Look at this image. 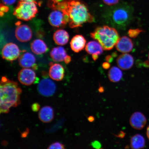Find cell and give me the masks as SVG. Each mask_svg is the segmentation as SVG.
<instances>
[{"label": "cell", "instance_id": "cell-24", "mask_svg": "<svg viewBox=\"0 0 149 149\" xmlns=\"http://www.w3.org/2000/svg\"><path fill=\"white\" fill-rule=\"evenodd\" d=\"M143 31L142 30L139 29H130L128 31V34L131 38H136Z\"/></svg>", "mask_w": 149, "mask_h": 149}, {"label": "cell", "instance_id": "cell-23", "mask_svg": "<svg viewBox=\"0 0 149 149\" xmlns=\"http://www.w3.org/2000/svg\"><path fill=\"white\" fill-rule=\"evenodd\" d=\"M108 77L111 81L113 83L118 82L122 79L123 72L117 67H112L108 72Z\"/></svg>", "mask_w": 149, "mask_h": 149}, {"label": "cell", "instance_id": "cell-28", "mask_svg": "<svg viewBox=\"0 0 149 149\" xmlns=\"http://www.w3.org/2000/svg\"><path fill=\"white\" fill-rule=\"evenodd\" d=\"M17 0H2V2L7 5H12L16 2Z\"/></svg>", "mask_w": 149, "mask_h": 149}, {"label": "cell", "instance_id": "cell-34", "mask_svg": "<svg viewBox=\"0 0 149 149\" xmlns=\"http://www.w3.org/2000/svg\"><path fill=\"white\" fill-rule=\"evenodd\" d=\"M116 55H117L116 53H113L112 54V55L113 57H116Z\"/></svg>", "mask_w": 149, "mask_h": 149}, {"label": "cell", "instance_id": "cell-17", "mask_svg": "<svg viewBox=\"0 0 149 149\" xmlns=\"http://www.w3.org/2000/svg\"><path fill=\"white\" fill-rule=\"evenodd\" d=\"M86 40L81 35H76L72 38L70 42V47L75 53H79L84 48Z\"/></svg>", "mask_w": 149, "mask_h": 149}, {"label": "cell", "instance_id": "cell-25", "mask_svg": "<svg viewBox=\"0 0 149 149\" xmlns=\"http://www.w3.org/2000/svg\"><path fill=\"white\" fill-rule=\"evenodd\" d=\"M47 149H65L64 145L61 143L56 142L52 143L48 147Z\"/></svg>", "mask_w": 149, "mask_h": 149}, {"label": "cell", "instance_id": "cell-12", "mask_svg": "<svg viewBox=\"0 0 149 149\" xmlns=\"http://www.w3.org/2000/svg\"><path fill=\"white\" fill-rule=\"evenodd\" d=\"M36 61V58L34 55L25 51H24L18 58L19 64L23 68H32L33 69H36L37 66Z\"/></svg>", "mask_w": 149, "mask_h": 149}, {"label": "cell", "instance_id": "cell-22", "mask_svg": "<svg viewBox=\"0 0 149 149\" xmlns=\"http://www.w3.org/2000/svg\"><path fill=\"white\" fill-rule=\"evenodd\" d=\"M145 141L143 136L137 134L130 139V147L132 149H142L144 148Z\"/></svg>", "mask_w": 149, "mask_h": 149}, {"label": "cell", "instance_id": "cell-31", "mask_svg": "<svg viewBox=\"0 0 149 149\" xmlns=\"http://www.w3.org/2000/svg\"><path fill=\"white\" fill-rule=\"evenodd\" d=\"M40 107L38 104L35 103L32 106V109L33 110L35 111H37L39 109Z\"/></svg>", "mask_w": 149, "mask_h": 149}, {"label": "cell", "instance_id": "cell-20", "mask_svg": "<svg viewBox=\"0 0 149 149\" xmlns=\"http://www.w3.org/2000/svg\"><path fill=\"white\" fill-rule=\"evenodd\" d=\"M31 48L33 53L37 55H41L48 50L45 43L40 39H36L33 41L31 45Z\"/></svg>", "mask_w": 149, "mask_h": 149}, {"label": "cell", "instance_id": "cell-15", "mask_svg": "<svg viewBox=\"0 0 149 149\" xmlns=\"http://www.w3.org/2000/svg\"><path fill=\"white\" fill-rule=\"evenodd\" d=\"M115 46L117 51L121 53H126L132 51L134 44L133 41L129 37L124 36L119 39Z\"/></svg>", "mask_w": 149, "mask_h": 149}, {"label": "cell", "instance_id": "cell-35", "mask_svg": "<svg viewBox=\"0 0 149 149\" xmlns=\"http://www.w3.org/2000/svg\"><path fill=\"white\" fill-rule=\"evenodd\" d=\"M20 1H36V0H20Z\"/></svg>", "mask_w": 149, "mask_h": 149}, {"label": "cell", "instance_id": "cell-3", "mask_svg": "<svg viewBox=\"0 0 149 149\" xmlns=\"http://www.w3.org/2000/svg\"><path fill=\"white\" fill-rule=\"evenodd\" d=\"M22 92L17 82L5 76L2 77L0 84L1 113H8L11 107H16L19 105Z\"/></svg>", "mask_w": 149, "mask_h": 149}, {"label": "cell", "instance_id": "cell-16", "mask_svg": "<svg viewBox=\"0 0 149 149\" xmlns=\"http://www.w3.org/2000/svg\"><path fill=\"white\" fill-rule=\"evenodd\" d=\"M116 62L119 68L123 70H128L133 66L134 59L131 55L124 53L119 56L116 59Z\"/></svg>", "mask_w": 149, "mask_h": 149}, {"label": "cell", "instance_id": "cell-8", "mask_svg": "<svg viewBox=\"0 0 149 149\" xmlns=\"http://www.w3.org/2000/svg\"><path fill=\"white\" fill-rule=\"evenodd\" d=\"M39 93L45 97L51 96L55 92L56 86L54 82L51 79L46 78L41 80L37 87Z\"/></svg>", "mask_w": 149, "mask_h": 149}, {"label": "cell", "instance_id": "cell-19", "mask_svg": "<svg viewBox=\"0 0 149 149\" xmlns=\"http://www.w3.org/2000/svg\"><path fill=\"white\" fill-rule=\"evenodd\" d=\"M53 38L56 44L63 46L68 43L69 39V35L64 30L59 29L54 33Z\"/></svg>", "mask_w": 149, "mask_h": 149}, {"label": "cell", "instance_id": "cell-7", "mask_svg": "<svg viewBox=\"0 0 149 149\" xmlns=\"http://www.w3.org/2000/svg\"><path fill=\"white\" fill-rule=\"evenodd\" d=\"M20 50L15 44L9 42L3 46L1 51L3 59L7 61H13L19 57Z\"/></svg>", "mask_w": 149, "mask_h": 149}, {"label": "cell", "instance_id": "cell-36", "mask_svg": "<svg viewBox=\"0 0 149 149\" xmlns=\"http://www.w3.org/2000/svg\"><path fill=\"white\" fill-rule=\"evenodd\" d=\"M148 59L149 60V52L148 55Z\"/></svg>", "mask_w": 149, "mask_h": 149}, {"label": "cell", "instance_id": "cell-37", "mask_svg": "<svg viewBox=\"0 0 149 149\" xmlns=\"http://www.w3.org/2000/svg\"></svg>", "mask_w": 149, "mask_h": 149}, {"label": "cell", "instance_id": "cell-4", "mask_svg": "<svg viewBox=\"0 0 149 149\" xmlns=\"http://www.w3.org/2000/svg\"><path fill=\"white\" fill-rule=\"evenodd\" d=\"M90 35L100 43L105 51L112 49L120 38L116 29L107 26L97 28Z\"/></svg>", "mask_w": 149, "mask_h": 149}, {"label": "cell", "instance_id": "cell-33", "mask_svg": "<svg viewBox=\"0 0 149 149\" xmlns=\"http://www.w3.org/2000/svg\"><path fill=\"white\" fill-rule=\"evenodd\" d=\"M146 134L148 139L149 140V125L148 126L147 129Z\"/></svg>", "mask_w": 149, "mask_h": 149}, {"label": "cell", "instance_id": "cell-18", "mask_svg": "<svg viewBox=\"0 0 149 149\" xmlns=\"http://www.w3.org/2000/svg\"><path fill=\"white\" fill-rule=\"evenodd\" d=\"M38 117L42 122L48 123L51 122L54 118V111L53 108L48 106L42 107L39 111Z\"/></svg>", "mask_w": 149, "mask_h": 149}, {"label": "cell", "instance_id": "cell-1", "mask_svg": "<svg viewBox=\"0 0 149 149\" xmlns=\"http://www.w3.org/2000/svg\"><path fill=\"white\" fill-rule=\"evenodd\" d=\"M52 8L68 14L69 17L68 23L71 28L81 27L84 24L92 23L94 20L86 6L80 0H65L54 6Z\"/></svg>", "mask_w": 149, "mask_h": 149}, {"label": "cell", "instance_id": "cell-32", "mask_svg": "<svg viewBox=\"0 0 149 149\" xmlns=\"http://www.w3.org/2000/svg\"><path fill=\"white\" fill-rule=\"evenodd\" d=\"M98 56L97 55L94 54L92 55V57L94 61H96L98 58Z\"/></svg>", "mask_w": 149, "mask_h": 149}, {"label": "cell", "instance_id": "cell-21", "mask_svg": "<svg viewBox=\"0 0 149 149\" xmlns=\"http://www.w3.org/2000/svg\"><path fill=\"white\" fill-rule=\"evenodd\" d=\"M103 48L99 42L95 41L89 42L86 44L85 50L87 53L91 55H99L103 53Z\"/></svg>", "mask_w": 149, "mask_h": 149}, {"label": "cell", "instance_id": "cell-29", "mask_svg": "<svg viewBox=\"0 0 149 149\" xmlns=\"http://www.w3.org/2000/svg\"><path fill=\"white\" fill-rule=\"evenodd\" d=\"M113 58L112 56L110 55H107L105 57V60L107 62L110 63L112 62L113 60Z\"/></svg>", "mask_w": 149, "mask_h": 149}, {"label": "cell", "instance_id": "cell-11", "mask_svg": "<svg viewBox=\"0 0 149 149\" xmlns=\"http://www.w3.org/2000/svg\"><path fill=\"white\" fill-rule=\"evenodd\" d=\"M50 55L53 60L56 62L64 61L66 64H68L71 61V58L67 54L65 48L61 46L53 48Z\"/></svg>", "mask_w": 149, "mask_h": 149}, {"label": "cell", "instance_id": "cell-27", "mask_svg": "<svg viewBox=\"0 0 149 149\" xmlns=\"http://www.w3.org/2000/svg\"><path fill=\"white\" fill-rule=\"evenodd\" d=\"M9 8L8 7L6 6L2 5L1 4V16L3 15L4 13L7 12Z\"/></svg>", "mask_w": 149, "mask_h": 149}, {"label": "cell", "instance_id": "cell-30", "mask_svg": "<svg viewBox=\"0 0 149 149\" xmlns=\"http://www.w3.org/2000/svg\"><path fill=\"white\" fill-rule=\"evenodd\" d=\"M111 65L109 62H104L102 64V67L104 69H108L110 67Z\"/></svg>", "mask_w": 149, "mask_h": 149}, {"label": "cell", "instance_id": "cell-6", "mask_svg": "<svg viewBox=\"0 0 149 149\" xmlns=\"http://www.w3.org/2000/svg\"><path fill=\"white\" fill-rule=\"evenodd\" d=\"M48 17L51 25L56 27H63L69 22L68 14L58 9H53Z\"/></svg>", "mask_w": 149, "mask_h": 149}, {"label": "cell", "instance_id": "cell-13", "mask_svg": "<svg viewBox=\"0 0 149 149\" xmlns=\"http://www.w3.org/2000/svg\"><path fill=\"white\" fill-rule=\"evenodd\" d=\"M130 125L134 129L141 130L146 125L147 119L142 113L140 112H136L130 117Z\"/></svg>", "mask_w": 149, "mask_h": 149}, {"label": "cell", "instance_id": "cell-14", "mask_svg": "<svg viewBox=\"0 0 149 149\" xmlns=\"http://www.w3.org/2000/svg\"><path fill=\"white\" fill-rule=\"evenodd\" d=\"M49 75L51 79L56 81L62 80L64 77L65 71L64 68L60 64L50 63Z\"/></svg>", "mask_w": 149, "mask_h": 149}, {"label": "cell", "instance_id": "cell-10", "mask_svg": "<svg viewBox=\"0 0 149 149\" xmlns=\"http://www.w3.org/2000/svg\"><path fill=\"white\" fill-rule=\"evenodd\" d=\"M18 79L22 84L26 86L32 85L36 79L34 71L30 68H24L18 74Z\"/></svg>", "mask_w": 149, "mask_h": 149}, {"label": "cell", "instance_id": "cell-26", "mask_svg": "<svg viewBox=\"0 0 149 149\" xmlns=\"http://www.w3.org/2000/svg\"><path fill=\"white\" fill-rule=\"evenodd\" d=\"M104 3L108 5H113L116 4L119 0H103Z\"/></svg>", "mask_w": 149, "mask_h": 149}, {"label": "cell", "instance_id": "cell-5", "mask_svg": "<svg viewBox=\"0 0 149 149\" xmlns=\"http://www.w3.org/2000/svg\"><path fill=\"white\" fill-rule=\"evenodd\" d=\"M36 4V1H20L15 8L13 14L18 19L29 21L38 13Z\"/></svg>", "mask_w": 149, "mask_h": 149}, {"label": "cell", "instance_id": "cell-2", "mask_svg": "<svg viewBox=\"0 0 149 149\" xmlns=\"http://www.w3.org/2000/svg\"><path fill=\"white\" fill-rule=\"evenodd\" d=\"M133 12L131 6L123 3L108 8L102 16L105 23L111 26L124 29L133 20Z\"/></svg>", "mask_w": 149, "mask_h": 149}, {"label": "cell", "instance_id": "cell-9", "mask_svg": "<svg viewBox=\"0 0 149 149\" xmlns=\"http://www.w3.org/2000/svg\"><path fill=\"white\" fill-rule=\"evenodd\" d=\"M15 31V36L17 40L21 42H26L30 40L32 37V32L29 26L17 23Z\"/></svg>", "mask_w": 149, "mask_h": 149}]
</instances>
